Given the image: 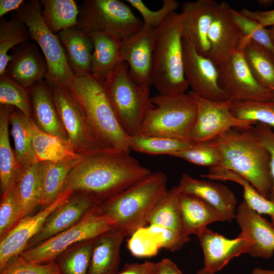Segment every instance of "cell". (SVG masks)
<instances>
[{"instance_id":"cell-1","label":"cell","mask_w":274,"mask_h":274,"mask_svg":"<svg viewBox=\"0 0 274 274\" xmlns=\"http://www.w3.org/2000/svg\"><path fill=\"white\" fill-rule=\"evenodd\" d=\"M151 172L129 152L100 149L81 155L67 178L63 191L85 193L102 202Z\"/></svg>"},{"instance_id":"cell-2","label":"cell","mask_w":274,"mask_h":274,"mask_svg":"<svg viewBox=\"0 0 274 274\" xmlns=\"http://www.w3.org/2000/svg\"><path fill=\"white\" fill-rule=\"evenodd\" d=\"M209 142L221 155V163L216 167L243 177L260 194L268 198L272 184L270 156L254 125L231 128Z\"/></svg>"},{"instance_id":"cell-3","label":"cell","mask_w":274,"mask_h":274,"mask_svg":"<svg viewBox=\"0 0 274 274\" xmlns=\"http://www.w3.org/2000/svg\"><path fill=\"white\" fill-rule=\"evenodd\" d=\"M167 176L151 172L118 194L101 202L98 211L112 220L114 230L131 235L145 227L154 207L167 191Z\"/></svg>"},{"instance_id":"cell-4","label":"cell","mask_w":274,"mask_h":274,"mask_svg":"<svg viewBox=\"0 0 274 274\" xmlns=\"http://www.w3.org/2000/svg\"><path fill=\"white\" fill-rule=\"evenodd\" d=\"M68 88L79 102L101 147L129 152L128 135L118 120L104 81L90 74L75 77Z\"/></svg>"},{"instance_id":"cell-5","label":"cell","mask_w":274,"mask_h":274,"mask_svg":"<svg viewBox=\"0 0 274 274\" xmlns=\"http://www.w3.org/2000/svg\"><path fill=\"white\" fill-rule=\"evenodd\" d=\"M152 85L162 95L185 93L189 87L184 73L181 13H173L156 29Z\"/></svg>"},{"instance_id":"cell-6","label":"cell","mask_w":274,"mask_h":274,"mask_svg":"<svg viewBox=\"0 0 274 274\" xmlns=\"http://www.w3.org/2000/svg\"><path fill=\"white\" fill-rule=\"evenodd\" d=\"M151 100L154 106L146 113L141 133L190 142L197 107L190 93L158 94Z\"/></svg>"},{"instance_id":"cell-7","label":"cell","mask_w":274,"mask_h":274,"mask_svg":"<svg viewBox=\"0 0 274 274\" xmlns=\"http://www.w3.org/2000/svg\"><path fill=\"white\" fill-rule=\"evenodd\" d=\"M105 85L118 120L128 136L141 133L147 111L153 107L150 88L136 83L123 61L107 77Z\"/></svg>"},{"instance_id":"cell-8","label":"cell","mask_w":274,"mask_h":274,"mask_svg":"<svg viewBox=\"0 0 274 274\" xmlns=\"http://www.w3.org/2000/svg\"><path fill=\"white\" fill-rule=\"evenodd\" d=\"M14 17L26 25L30 39L39 45L43 53L47 65L45 80L52 85L69 87L76 77L57 35L53 33L44 21L40 1L25 2Z\"/></svg>"},{"instance_id":"cell-9","label":"cell","mask_w":274,"mask_h":274,"mask_svg":"<svg viewBox=\"0 0 274 274\" xmlns=\"http://www.w3.org/2000/svg\"><path fill=\"white\" fill-rule=\"evenodd\" d=\"M78 25L88 33L105 31L123 39L139 31L143 22L121 1L85 0L80 9Z\"/></svg>"},{"instance_id":"cell-10","label":"cell","mask_w":274,"mask_h":274,"mask_svg":"<svg viewBox=\"0 0 274 274\" xmlns=\"http://www.w3.org/2000/svg\"><path fill=\"white\" fill-rule=\"evenodd\" d=\"M114 228L113 221L100 214L96 206L74 226L25 250L20 255L33 263L55 261L59 255L70 246L79 242L95 238L114 230Z\"/></svg>"},{"instance_id":"cell-11","label":"cell","mask_w":274,"mask_h":274,"mask_svg":"<svg viewBox=\"0 0 274 274\" xmlns=\"http://www.w3.org/2000/svg\"><path fill=\"white\" fill-rule=\"evenodd\" d=\"M50 85L59 118L74 151L78 154L84 155L103 149L95 138L79 102L70 88Z\"/></svg>"},{"instance_id":"cell-12","label":"cell","mask_w":274,"mask_h":274,"mask_svg":"<svg viewBox=\"0 0 274 274\" xmlns=\"http://www.w3.org/2000/svg\"><path fill=\"white\" fill-rule=\"evenodd\" d=\"M219 84L232 101H270L272 92L261 85L252 73L245 60L243 48L217 66Z\"/></svg>"},{"instance_id":"cell-13","label":"cell","mask_w":274,"mask_h":274,"mask_svg":"<svg viewBox=\"0 0 274 274\" xmlns=\"http://www.w3.org/2000/svg\"><path fill=\"white\" fill-rule=\"evenodd\" d=\"M197 107L196 120L193 127L190 142L210 141L231 128L250 127L256 123L235 117L230 111L232 101L209 100L191 91Z\"/></svg>"},{"instance_id":"cell-14","label":"cell","mask_w":274,"mask_h":274,"mask_svg":"<svg viewBox=\"0 0 274 274\" xmlns=\"http://www.w3.org/2000/svg\"><path fill=\"white\" fill-rule=\"evenodd\" d=\"M183 45L185 76L191 91L209 100L229 99L220 85L217 66L183 39Z\"/></svg>"},{"instance_id":"cell-15","label":"cell","mask_w":274,"mask_h":274,"mask_svg":"<svg viewBox=\"0 0 274 274\" xmlns=\"http://www.w3.org/2000/svg\"><path fill=\"white\" fill-rule=\"evenodd\" d=\"M100 203L89 195L73 192L64 202L50 214L39 231L29 242L26 249L74 226Z\"/></svg>"},{"instance_id":"cell-16","label":"cell","mask_w":274,"mask_h":274,"mask_svg":"<svg viewBox=\"0 0 274 274\" xmlns=\"http://www.w3.org/2000/svg\"><path fill=\"white\" fill-rule=\"evenodd\" d=\"M156 29L144 25L135 33L122 39L123 61L138 84L150 88Z\"/></svg>"},{"instance_id":"cell-17","label":"cell","mask_w":274,"mask_h":274,"mask_svg":"<svg viewBox=\"0 0 274 274\" xmlns=\"http://www.w3.org/2000/svg\"><path fill=\"white\" fill-rule=\"evenodd\" d=\"M241 228L238 235L246 242L245 253L269 259L274 253V226L243 200L237 208L235 218Z\"/></svg>"},{"instance_id":"cell-18","label":"cell","mask_w":274,"mask_h":274,"mask_svg":"<svg viewBox=\"0 0 274 274\" xmlns=\"http://www.w3.org/2000/svg\"><path fill=\"white\" fill-rule=\"evenodd\" d=\"M218 5L214 0H197L182 5L183 39L207 57L210 49L208 33Z\"/></svg>"},{"instance_id":"cell-19","label":"cell","mask_w":274,"mask_h":274,"mask_svg":"<svg viewBox=\"0 0 274 274\" xmlns=\"http://www.w3.org/2000/svg\"><path fill=\"white\" fill-rule=\"evenodd\" d=\"M72 192L71 190L63 191L52 204L45 207L35 215L25 216L0 239V269L10 259L20 255L26 249L29 242L39 231L50 214L64 202Z\"/></svg>"},{"instance_id":"cell-20","label":"cell","mask_w":274,"mask_h":274,"mask_svg":"<svg viewBox=\"0 0 274 274\" xmlns=\"http://www.w3.org/2000/svg\"><path fill=\"white\" fill-rule=\"evenodd\" d=\"M230 9L227 2L218 3L208 33L210 45L208 57L217 66L225 62L236 51L244 36L234 22Z\"/></svg>"},{"instance_id":"cell-21","label":"cell","mask_w":274,"mask_h":274,"mask_svg":"<svg viewBox=\"0 0 274 274\" xmlns=\"http://www.w3.org/2000/svg\"><path fill=\"white\" fill-rule=\"evenodd\" d=\"M6 74L26 89L45 79L47 65L34 42H26L13 49Z\"/></svg>"},{"instance_id":"cell-22","label":"cell","mask_w":274,"mask_h":274,"mask_svg":"<svg viewBox=\"0 0 274 274\" xmlns=\"http://www.w3.org/2000/svg\"><path fill=\"white\" fill-rule=\"evenodd\" d=\"M178 187L181 193L194 195L215 208L230 222L235 218L237 201L234 193L221 183L195 179L183 174Z\"/></svg>"},{"instance_id":"cell-23","label":"cell","mask_w":274,"mask_h":274,"mask_svg":"<svg viewBox=\"0 0 274 274\" xmlns=\"http://www.w3.org/2000/svg\"><path fill=\"white\" fill-rule=\"evenodd\" d=\"M31 118L43 132L67 140V135L59 118L52 93L46 80H42L28 89Z\"/></svg>"},{"instance_id":"cell-24","label":"cell","mask_w":274,"mask_h":274,"mask_svg":"<svg viewBox=\"0 0 274 274\" xmlns=\"http://www.w3.org/2000/svg\"><path fill=\"white\" fill-rule=\"evenodd\" d=\"M204 256V267L215 273L233 258L245 254L246 242L238 235L228 238L207 227L196 235Z\"/></svg>"},{"instance_id":"cell-25","label":"cell","mask_w":274,"mask_h":274,"mask_svg":"<svg viewBox=\"0 0 274 274\" xmlns=\"http://www.w3.org/2000/svg\"><path fill=\"white\" fill-rule=\"evenodd\" d=\"M57 35L75 76L82 77L91 74L93 43L89 33L76 25Z\"/></svg>"},{"instance_id":"cell-26","label":"cell","mask_w":274,"mask_h":274,"mask_svg":"<svg viewBox=\"0 0 274 274\" xmlns=\"http://www.w3.org/2000/svg\"><path fill=\"white\" fill-rule=\"evenodd\" d=\"M93 43L91 74L103 81L120 63L123 61L122 39L105 31L89 33Z\"/></svg>"},{"instance_id":"cell-27","label":"cell","mask_w":274,"mask_h":274,"mask_svg":"<svg viewBox=\"0 0 274 274\" xmlns=\"http://www.w3.org/2000/svg\"><path fill=\"white\" fill-rule=\"evenodd\" d=\"M122 231L111 230L95 239L88 274H116L120 261V248L125 237Z\"/></svg>"},{"instance_id":"cell-28","label":"cell","mask_w":274,"mask_h":274,"mask_svg":"<svg viewBox=\"0 0 274 274\" xmlns=\"http://www.w3.org/2000/svg\"><path fill=\"white\" fill-rule=\"evenodd\" d=\"M180 204L182 232L187 236L196 235L213 222L226 221L215 208L194 195L181 192Z\"/></svg>"},{"instance_id":"cell-29","label":"cell","mask_w":274,"mask_h":274,"mask_svg":"<svg viewBox=\"0 0 274 274\" xmlns=\"http://www.w3.org/2000/svg\"><path fill=\"white\" fill-rule=\"evenodd\" d=\"M81 155L59 161L39 162L41 183L40 206H48L54 202L63 192L67 178Z\"/></svg>"},{"instance_id":"cell-30","label":"cell","mask_w":274,"mask_h":274,"mask_svg":"<svg viewBox=\"0 0 274 274\" xmlns=\"http://www.w3.org/2000/svg\"><path fill=\"white\" fill-rule=\"evenodd\" d=\"M14 107L0 105V187L1 194L15 183L22 168L18 163L9 141V124Z\"/></svg>"},{"instance_id":"cell-31","label":"cell","mask_w":274,"mask_h":274,"mask_svg":"<svg viewBox=\"0 0 274 274\" xmlns=\"http://www.w3.org/2000/svg\"><path fill=\"white\" fill-rule=\"evenodd\" d=\"M239 46L253 76L263 86L274 92V56L250 38L243 36Z\"/></svg>"},{"instance_id":"cell-32","label":"cell","mask_w":274,"mask_h":274,"mask_svg":"<svg viewBox=\"0 0 274 274\" xmlns=\"http://www.w3.org/2000/svg\"><path fill=\"white\" fill-rule=\"evenodd\" d=\"M10 124L16 158L22 169L27 168L38 162L32 144L33 120L13 108L10 116Z\"/></svg>"},{"instance_id":"cell-33","label":"cell","mask_w":274,"mask_h":274,"mask_svg":"<svg viewBox=\"0 0 274 274\" xmlns=\"http://www.w3.org/2000/svg\"><path fill=\"white\" fill-rule=\"evenodd\" d=\"M201 177L210 180L230 181L239 184L243 188L245 202L258 214L269 216L274 226V202L260 194L245 178L230 170L216 167L209 168L208 173Z\"/></svg>"},{"instance_id":"cell-34","label":"cell","mask_w":274,"mask_h":274,"mask_svg":"<svg viewBox=\"0 0 274 274\" xmlns=\"http://www.w3.org/2000/svg\"><path fill=\"white\" fill-rule=\"evenodd\" d=\"M42 15L54 33L78 25L80 9L74 0H42Z\"/></svg>"},{"instance_id":"cell-35","label":"cell","mask_w":274,"mask_h":274,"mask_svg":"<svg viewBox=\"0 0 274 274\" xmlns=\"http://www.w3.org/2000/svg\"><path fill=\"white\" fill-rule=\"evenodd\" d=\"M13 186L23 218L40 206L41 183L39 162L23 168Z\"/></svg>"},{"instance_id":"cell-36","label":"cell","mask_w":274,"mask_h":274,"mask_svg":"<svg viewBox=\"0 0 274 274\" xmlns=\"http://www.w3.org/2000/svg\"><path fill=\"white\" fill-rule=\"evenodd\" d=\"M32 144L38 162L59 161L81 155L74 151L68 141L43 132L33 121Z\"/></svg>"},{"instance_id":"cell-37","label":"cell","mask_w":274,"mask_h":274,"mask_svg":"<svg viewBox=\"0 0 274 274\" xmlns=\"http://www.w3.org/2000/svg\"><path fill=\"white\" fill-rule=\"evenodd\" d=\"M180 193L178 186L167 190L152 211L148 219V224L160 226L182 233Z\"/></svg>"},{"instance_id":"cell-38","label":"cell","mask_w":274,"mask_h":274,"mask_svg":"<svg viewBox=\"0 0 274 274\" xmlns=\"http://www.w3.org/2000/svg\"><path fill=\"white\" fill-rule=\"evenodd\" d=\"M95 239L79 242L61 253L55 260L60 274H88Z\"/></svg>"},{"instance_id":"cell-39","label":"cell","mask_w":274,"mask_h":274,"mask_svg":"<svg viewBox=\"0 0 274 274\" xmlns=\"http://www.w3.org/2000/svg\"><path fill=\"white\" fill-rule=\"evenodd\" d=\"M29 33L26 25L14 17L0 21V76L6 73L7 66L11 59L8 52L11 49L29 41Z\"/></svg>"},{"instance_id":"cell-40","label":"cell","mask_w":274,"mask_h":274,"mask_svg":"<svg viewBox=\"0 0 274 274\" xmlns=\"http://www.w3.org/2000/svg\"><path fill=\"white\" fill-rule=\"evenodd\" d=\"M128 144L130 150L150 155L171 156L187 148L192 143L168 138L140 133L128 136Z\"/></svg>"},{"instance_id":"cell-41","label":"cell","mask_w":274,"mask_h":274,"mask_svg":"<svg viewBox=\"0 0 274 274\" xmlns=\"http://www.w3.org/2000/svg\"><path fill=\"white\" fill-rule=\"evenodd\" d=\"M230 111L241 120L259 123L274 130V101L246 100L232 101Z\"/></svg>"},{"instance_id":"cell-42","label":"cell","mask_w":274,"mask_h":274,"mask_svg":"<svg viewBox=\"0 0 274 274\" xmlns=\"http://www.w3.org/2000/svg\"><path fill=\"white\" fill-rule=\"evenodd\" d=\"M0 105L12 106L31 117L29 90L9 77L0 76Z\"/></svg>"},{"instance_id":"cell-43","label":"cell","mask_w":274,"mask_h":274,"mask_svg":"<svg viewBox=\"0 0 274 274\" xmlns=\"http://www.w3.org/2000/svg\"><path fill=\"white\" fill-rule=\"evenodd\" d=\"M171 156L209 168L219 165L221 161L219 152L209 142L192 143L187 148L176 152Z\"/></svg>"},{"instance_id":"cell-44","label":"cell","mask_w":274,"mask_h":274,"mask_svg":"<svg viewBox=\"0 0 274 274\" xmlns=\"http://www.w3.org/2000/svg\"><path fill=\"white\" fill-rule=\"evenodd\" d=\"M230 13L243 35L264 47L274 56V45L268 29L236 10L231 8Z\"/></svg>"},{"instance_id":"cell-45","label":"cell","mask_w":274,"mask_h":274,"mask_svg":"<svg viewBox=\"0 0 274 274\" xmlns=\"http://www.w3.org/2000/svg\"><path fill=\"white\" fill-rule=\"evenodd\" d=\"M142 17L143 25L157 29L166 19L179 7L176 0H163L161 8L157 10L149 9L142 0H127Z\"/></svg>"},{"instance_id":"cell-46","label":"cell","mask_w":274,"mask_h":274,"mask_svg":"<svg viewBox=\"0 0 274 274\" xmlns=\"http://www.w3.org/2000/svg\"><path fill=\"white\" fill-rule=\"evenodd\" d=\"M22 219L13 186L1 194L0 239L4 237Z\"/></svg>"},{"instance_id":"cell-47","label":"cell","mask_w":274,"mask_h":274,"mask_svg":"<svg viewBox=\"0 0 274 274\" xmlns=\"http://www.w3.org/2000/svg\"><path fill=\"white\" fill-rule=\"evenodd\" d=\"M0 274H60V272L55 261L36 263L18 255L10 259L0 269Z\"/></svg>"},{"instance_id":"cell-48","label":"cell","mask_w":274,"mask_h":274,"mask_svg":"<svg viewBox=\"0 0 274 274\" xmlns=\"http://www.w3.org/2000/svg\"><path fill=\"white\" fill-rule=\"evenodd\" d=\"M127 247L132 255L139 258L154 256L160 249L156 239L146 226L137 229L130 235Z\"/></svg>"},{"instance_id":"cell-49","label":"cell","mask_w":274,"mask_h":274,"mask_svg":"<svg viewBox=\"0 0 274 274\" xmlns=\"http://www.w3.org/2000/svg\"><path fill=\"white\" fill-rule=\"evenodd\" d=\"M146 228L155 238L160 249L175 251L190 240L189 236L169 228L156 225H149Z\"/></svg>"},{"instance_id":"cell-50","label":"cell","mask_w":274,"mask_h":274,"mask_svg":"<svg viewBox=\"0 0 274 274\" xmlns=\"http://www.w3.org/2000/svg\"><path fill=\"white\" fill-rule=\"evenodd\" d=\"M255 130L270 156L269 167L272 184L268 198L274 202V130L268 125L257 123Z\"/></svg>"},{"instance_id":"cell-51","label":"cell","mask_w":274,"mask_h":274,"mask_svg":"<svg viewBox=\"0 0 274 274\" xmlns=\"http://www.w3.org/2000/svg\"><path fill=\"white\" fill-rule=\"evenodd\" d=\"M239 11L244 15L255 20L264 27L274 26V9L267 11H252L243 8Z\"/></svg>"},{"instance_id":"cell-52","label":"cell","mask_w":274,"mask_h":274,"mask_svg":"<svg viewBox=\"0 0 274 274\" xmlns=\"http://www.w3.org/2000/svg\"><path fill=\"white\" fill-rule=\"evenodd\" d=\"M156 263L146 261L143 263H126L116 274H156Z\"/></svg>"},{"instance_id":"cell-53","label":"cell","mask_w":274,"mask_h":274,"mask_svg":"<svg viewBox=\"0 0 274 274\" xmlns=\"http://www.w3.org/2000/svg\"><path fill=\"white\" fill-rule=\"evenodd\" d=\"M156 274H183L177 265L170 259L163 258L156 263Z\"/></svg>"},{"instance_id":"cell-54","label":"cell","mask_w":274,"mask_h":274,"mask_svg":"<svg viewBox=\"0 0 274 274\" xmlns=\"http://www.w3.org/2000/svg\"><path fill=\"white\" fill-rule=\"evenodd\" d=\"M23 0H0V17L12 11H17L24 3Z\"/></svg>"},{"instance_id":"cell-55","label":"cell","mask_w":274,"mask_h":274,"mask_svg":"<svg viewBox=\"0 0 274 274\" xmlns=\"http://www.w3.org/2000/svg\"><path fill=\"white\" fill-rule=\"evenodd\" d=\"M252 274H274V270L255 268L252 270Z\"/></svg>"},{"instance_id":"cell-56","label":"cell","mask_w":274,"mask_h":274,"mask_svg":"<svg viewBox=\"0 0 274 274\" xmlns=\"http://www.w3.org/2000/svg\"><path fill=\"white\" fill-rule=\"evenodd\" d=\"M258 3L264 7L269 6L272 5L274 3L273 0H259Z\"/></svg>"},{"instance_id":"cell-57","label":"cell","mask_w":274,"mask_h":274,"mask_svg":"<svg viewBox=\"0 0 274 274\" xmlns=\"http://www.w3.org/2000/svg\"><path fill=\"white\" fill-rule=\"evenodd\" d=\"M196 274H215L214 273L203 268L200 269Z\"/></svg>"},{"instance_id":"cell-58","label":"cell","mask_w":274,"mask_h":274,"mask_svg":"<svg viewBox=\"0 0 274 274\" xmlns=\"http://www.w3.org/2000/svg\"><path fill=\"white\" fill-rule=\"evenodd\" d=\"M269 31L270 35L271 38L272 39V42L274 45V26L270 27L269 29Z\"/></svg>"},{"instance_id":"cell-59","label":"cell","mask_w":274,"mask_h":274,"mask_svg":"<svg viewBox=\"0 0 274 274\" xmlns=\"http://www.w3.org/2000/svg\"><path fill=\"white\" fill-rule=\"evenodd\" d=\"M272 100L274 101V92H272Z\"/></svg>"}]
</instances>
